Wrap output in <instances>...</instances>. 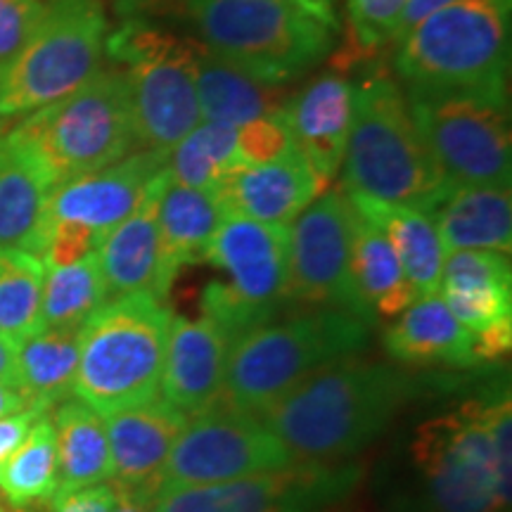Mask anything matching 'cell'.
I'll return each instance as SVG.
<instances>
[{
	"label": "cell",
	"instance_id": "cell-17",
	"mask_svg": "<svg viewBox=\"0 0 512 512\" xmlns=\"http://www.w3.org/2000/svg\"><path fill=\"white\" fill-rule=\"evenodd\" d=\"M226 214L290 228L323 190L297 150L264 164L235 162L211 190Z\"/></svg>",
	"mask_w": 512,
	"mask_h": 512
},
{
	"label": "cell",
	"instance_id": "cell-15",
	"mask_svg": "<svg viewBox=\"0 0 512 512\" xmlns=\"http://www.w3.org/2000/svg\"><path fill=\"white\" fill-rule=\"evenodd\" d=\"M351 207L344 190H325L290 226L287 302L347 311L373 325L351 278Z\"/></svg>",
	"mask_w": 512,
	"mask_h": 512
},
{
	"label": "cell",
	"instance_id": "cell-45",
	"mask_svg": "<svg viewBox=\"0 0 512 512\" xmlns=\"http://www.w3.org/2000/svg\"><path fill=\"white\" fill-rule=\"evenodd\" d=\"M117 508L114 512H152V498L150 496H138V494H124L117 491Z\"/></svg>",
	"mask_w": 512,
	"mask_h": 512
},
{
	"label": "cell",
	"instance_id": "cell-3",
	"mask_svg": "<svg viewBox=\"0 0 512 512\" xmlns=\"http://www.w3.org/2000/svg\"><path fill=\"white\" fill-rule=\"evenodd\" d=\"M342 190L432 211L451 183L415 126L411 100L394 76L375 72L354 86V114L342 162Z\"/></svg>",
	"mask_w": 512,
	"mask_h": 512
},
{
	"label": "cell",
	"instance_id": "cell-35",
	"mask_svg": "<svg viewBox=\"0 0 512 512\" xmlns=\"http://www.w3.org/2000/svg\"><path fill=\"white\" fill-rule=\"evenodd\" d=\"M238 159V128L219 121H200L169 152L166 169L174 181L211 192Z\"/></svg>",
	"mask_w": 512,
	"mask_h": 512
},
{
	"label": "cell",
	"instance_id": "cell-24",
	"mask_svg": "<svg viewBox=\"0 0 512 512\" xmlns=\"http://www.w3.org/2000/svg\"><path fill=\"white\" fill-rule=\"evenodd\" d=\"M446 252L482 249L510 254L512 192L510 185H460L432 211Z\"/></svg>",
	"mask_w": 512,
	"mask_h": 512
},
{
	"label": "cell",
	"instance_id": "cell-44",
	"mask_svg": "<svg viewBox=\"0 0 512 512\" xmlns=\"http://www.w3.org/2000/svg\"><path fill=\"white\" fill-rule=\"evenodd\" d=\"M0 382L17 384V342L0 335Z\"/></svg>",
	"mask_w": 512,
	"mask_h": 512
},
{
	"label": "cell",
	"instance_id": "cell-1",
	"mask_svg": "<svg viewBox=\"0 0 512 512\" xmlns=\"http://www.w3.org/2000/svg\"><path fill=\"white\" fill-rule=\"evenodd\" d=\"M413 394L408 373L349 356L306 377L261 420L294 465H325L380 437Z\"/></svg>",
	"mask_w": 512,
	"mask_h": 512
},
{
	"label": "cell",
	"instance_id": "cell-46",
	"mask_svg": "<svg viewBox=\"0 0 512 512\" xmlns=\"http://www.w3.org/2000/svg\"><path fill=\"white\" fill-rule=\"evenodd\" d=\"M0 512H5V510H3V508H0Z\"/></svg>",
	"mask_w": 512,
	"mask_h": 512
},
{
	"label": "cell",
	"instance_id": "cell-18",
	"mask_svg": "<svg viewBox=\"0 0 512 512\" xmlns=\"http://www.w3.org/2000/svg\"><path fill=\"white\" fill-rule=\"evenodd\" d=\"M185 420L188 418L164 399L105 415L114 489L124 494L155 496Z\"/></svg>",
	"mask_w": 512,
	"mask_h": 512
},
{
	"label": "cell",
	"instance_id": "cell-7",
	"mask_svg": "<svg viewBox=\"0 0 512 512\" xmlns=\"http://www.w3.org/2000/svg\"><path fill=\"white\" fill-rule=\"evenodd\" d=\"M171 316L152 292L102 304L79 330L76 399L102 418L159 399Z\"/></svg>",
	"mask_w": 512,
	"mask_h": 512
},
{
	"label": "cell",
	"instance_id": "cell-25",
	"mask_svg": "<svg viewBox=\"0 0 512 512\" xmlns=\"http://www.w3.org/2000/svg\"><path fill=\"white\" fill-rule=\"evenodd\" d=\"M299 482L290 467L230 482L166 484L152 496V512H287Z\"/></svg>",
	"mask_w": 512,
	"mask_h": 512
},
{
	"label": "cell",
	"instance_id": "cell-14",
	"mask_svg": "<svg viewBox=\"0 0 512 512\" xmlns=\"http://www.w3.org/2000/svg\"><path fill=\"white\" fill-rule=\"evenodd\" d=\"M290 467V453L264 420L219 401L185 420L162 470V486L230 482Z\"/></svg>",
	"mask_w": 512,
	"mask_h": 512
},
{
	"label": "cell",
	"instance_id": "cell-2",
	"mask_svg": "<svg viewBox=\"0 0 512 512\" xmlns=\"http://www.w3.org/2000/svg\"><path fill=\"white\" fill-rule=\"evenodd\" d=\"M512 0H456L396 41V81L408 98L470 95L508 102Z\"/></svg>",
	"mask_w": 512,
	"mask_h": 512
},
{
	"label": "cell",
	"instance_id": "cell-23",
	"mask_svg": "<svg viewBox=\"0 0 512 512\" xmlns=\"http://www.w3.org/2000/svg\"><path fill=\"white\" fill-rule=\"evenodd\" d=\"M384 351L406 366L465 368L475 361L472 335L439 292L420 294L384 332Z\"/></svg>",
	"mask_w": 512,
	"mask_h": 512
},
{
	"label": "cell",
	"instance_id": "cell-37",
	"mask_svg": "<svg viewBox=\"0 0 512 512\" xmlns=\"http://www.w3.org/2000/svg\"><path fill=\"white\" fill-rule=\"evenodd\" d=\"M287 107V105H285ZM294 152L287 112H273L238 128V157L245 164H264Z\"/></svg>",
	"mask_w": 512,
	"mask_h": 512
},
{
	"label": "cell",
	"instance_id": "cell-22",
	"mask_svg": "<svg viewBox=\"0 0 512 512\" xmlns=\"http://www.w3.org/2000/svg\"><path fill=\"white\" fill-rule=\"evenodd\" d=\"M169 171L155 176L140 207L102 238L95 249L107 297L117 299L136 292L157 294L159 280V223L157 204Z\"/></svg>",
	"mask_w": 512,
	"mask_h": 512
},
{
	"label": "cell",
	"instance_id": "cell-4",
	"mask_svg": "<svg viewBox=\"0 0 512 512\" xmlns=\"http://www.w3.org/2000/svg\"><path fill=\"white\" fill-rule=\"evenodd\" d=\"M512 403L472 399L420 427L411 446L430 512H503L510 505Z\"/></svg>",
	"mask_w": 512,
	"mask_h": 512
},
{
	"label": "cell",
	"instance_id": "cell-36",
	"mask_svg": "<svg viewBox=\"0 0 512 512\" xmlns=\"http://www.w3.org/2000/svg\"><path fill=\"white\" fill-rule=\"evenodd\" d=\"M408 0H347L351 43L356 53H373L394 41Z\"/></svg>",
	"mask_w": 512,
	"mask_h": 512
},
{
	"label": "cell",
	"instance_id": "cell-34",
	"mask_svg": "<svg viewBox=\"0 0 512 512\" xmlns=\"http://www.w3.org/2000/svg\"><path fill=\"white\" fill-rule=\"evenodd\" d=\"M0 491L15 508L46 503L57 491V448L55 427L41 415L22 446L0 470Z\"/></svg>",
	"mask_w": 512,
	"mask_h": 512
},
{
	"label": "cell",
	"instance_id": "cell-40",
	"mask_svg": "<svg viewBox=\"0 0 512 512\" xmlns=\"http://www.w3.org/2000/svg\"><path fill=\"white\" fill-rule=\"evenodd\" d=\"M41 415H48L46 408L31 406L19 413L0 418V470H3V465L12 458V453L22 446V441L27 439L29 430L34 427V422L41 418Z\"/></svg>",
	"mask_w": 512,
	"mask_h": 512
},
{
	"label": "cell",
	"instance_id": "cell-31",
	"mask_svg": "<svg viewBox=\"0 0 512 512\" xmlns=\"http://www.w3.org/2000/svg\"><path fill=\"white\" fill-rule=\"evenodd\" d=\"M76 366L79 330L41 328L17 342V387L46 411L74 392Z\"/></svg>",
	"mask_w": 512,
	"mask_h": 512
},
{
	"label": "cell",
	"instance_id": "cell-27",
	"mask_svg": "<svg viewBox=\"0 0 512 512\" xmlns=\"http://www.w3.org/2000/svg\"><path fill=\"white\" fill-rule=\"evenodd\" d=\"M347 197L356 211H361L382 230L418 297L439 292L446 249L430 211L370 200V197L349 195V192Z\"/></svg>",
	"mask_w": 512,
	"mask_h": 512
},
{
	"label": "cell",
	"instance_id": "cell-26",
	"mask_svg": "<svg viewBox=\"0 0 512 512\" xmlns=\"http://www.w3.org/2000/svg\"><path fill=\"white\" fill-rule=\"evenodd\" d=\"M50 190L0 124V247L43 256Z\"/></svg>",
	"mask_w": 512,
	"mask_h": 512
},
{
	"label": "cell",
	"instance_id": "cell-6",
	"mask_svg": "<svg viewBox=\"0 0 512 512\" xmlns=\"http://www.w3.org/2000/svg\"><path fill=\"white\" fill-rule=\"evenodd\" d=\"M8 138L50 188L117 164L140 150L124 72L100 69L67 98L19 119Z\"/></svg>",
	"mask_w": 512,
	"mask_h": 512
},
{
	"label": "cell",
	"instance_id": "cell-9",
	"mask_svg": "<svg viewBox=\"0 0 512 512\" xmlns=\"http://www.w3.org/2000/svg\"><path fill=\"white\" fill-rule=\"evenodd\" d=\"M105 53L126 76L140 150L169 155L202 121L197 98L200 43L143 19H128L107 36Z\"/></svg>",
	"mask_w": 512,
	"mask_h": 512
},
{
	"label": "cell",
	"instance_id": "cell-29",
	"mask_svg": "<svg viewBox=\"0 0 512 512\" xmlns=\"http://www.w3.org/2000/svg\"><path fill=\"white\" fill-rule=\"evenodd\" d=\"M351 278L363 309L373 320L399 316L418 297L411 280L403 273L394 247L382 230L356 207L351 219Z\"/></svg>",
	"mask_w": 512,
	"mask_h": 512
},
{
	"label": "cell",
	"instance_id": "cell-43",
	"mask_svg": "<svg viewBox=\"0 0 512 512\" xmlns=\"http://www.w3.org/2000/svg\"><path fill=\"white\" fill-rule=\"evenodd\" d=\"M292 3H297L299 8L309 12L311 17H316L318 22H323L325 27L337 31L339 22H337V12H335V0H292Z\"/></svg>",
	"mask_w": 512,
	"mask_h": 512
},
{
	"label": "cell",
	"instance_id": "cell-21",
	"mask_svg": "<svg viewBox=\"0 0 512 512\" xmlns=\"http://www.w3.org/2000/svg\"><path fill=\"white\" fill-rule=\"evenodd\" d=\"M169 171V169H166ZM226 211L214 192L197 190L166 176L159 195V280L157 297L166 299L185 266L207 261V252Z\"/></svg>",
	"mask_w": 512,
	"mask_h": 512
},
{
	"label": "cell",
	"instance_id": "cell-42",
	"mask_svg": "<svg viewBox=\"0 0 512 512\" xmlns=\"http://www.w3.org/2000/svg\"><path fill=\"white\" fill-rule=\"evenodd\" d=\"M31 406H34V403H31L29 396L24 394L17 384L0 382V418H5V415H12V413H19V411H24V408H31Z\"/></svg>",
	"mask_w": 512,
	"mask_h": 512
},
{
	"label": "cell",
	"instance_id": "cell-38",
	"mask_svg": "<svg viewBox=\"0 0 512 512\" xmlns=\"http://www.w3.org/2000/svg\"><path fill=\"white\" fill-rule=\"evenodd\" d=\"M46 3L48 0H0V72L34 34Z\"/></svg>",
	"mask_w": 512,
	"mask_h": 512
},
{
	"label": "cell",
	"instance_id": "cell-12",
	"mask_svg": "<svg viewBox=\"0 0 512 512\" xmlns=\"http://www.w3.org/2000/svg\"><path fill=\"white\" fill-rule=\"evenodd\" d=\"M166 162V152L138 150L117 164L55 185L48 197L43 264L64 266L95 252L102 238L140 207Z\"/></svg>",
	"mask_w": 512,
	"mask_h": 512
},
{
	"label": "cell",
	"instance_id": "cell-28",
	"mask_svg": "<svg viewBox=\"0 0 512 512\" xmlns=\"http://www.w3.org/2000/svg\"><path fill=\"white\" fill-rule=\"evenodd\" d=\"M57 448V491L67 496L112 479V453L105 418L91 406L64 399L53 415ZM53 496V498H55Z\"/></svg>",
	"mask_w": 512,
	"mask_h": 512
},
{
	"label": "cell",
	"instance_id": "cell-10",
	"mask_svg": "<svg viewBox=\"0 0 512 512\" xmlns=\"http://www.w3.org/2000/svg\"><path fill=\"white\" fill-rule=\"evenodd\" d=\"M105 43L100 0H48L34 34L0 72V119L27 117L91 81Z\"/></svg>",
	"mask_w": 512,
	"mask_h": 512
},
{
	"label": "cell",
	"instance_id": "cell-8",
	"mask_svg": "<svg viewBox=\"0 0 512 512\" xmlns=\"http://www.w3.org/2000/svg\"><path fill=\"white\" fill-rule=\"evenodd\" d=\"M202 46L256 81L285 86L325 60L335 34L292 0H185Z\"/></svg>",
	"mask_w": 512,
	"mask_h": 512
},
{
	"label": "cell",
	"instance_id": "cell-11",
	"mask_svg": "<svg viewBox=\"0 0 512 512\" xmlns=\"http://www.w3.org/2000/svg\"><path fill=\"white\" fill-rule=\"evenodd\" d=\"M207 261L223 278L202 292V316L233 337L275 318L287 302L290 228L268 226L242 216H223Z\"/></svg>",
	"mask_w": 512,
	"mask_h": 512
},
{
	"label": "cell",
	"instance_id": "cell-33",
	"mask_svg": "<svg viewBox=\"0 0 512 512\" xmlns=\"http://www.w3.org/2000/svg\"><path fill=\"white\" fill-rule=\"evenodd\" d=\"M46 264L24 249L0 247V335L22 342L41 325Z\"/></svg>",
	"mask_w": 512,
	"mask_h": 512
},
{
	"label": "cell",
	"instance_id": "cell-39",
	"mask_svg": "<svg viewBox=\"0 0 512 512\" xmlns=\"http://www.w3.org/2000/svg\"><path fill=\"white\" fill-rule=\"evenodd\" d=\"M117 489L114 486H91L67 496H55L43 503V512H114L117 508Z\"/></svg>",
	"mask_w": 512,
	"mask_h": 512
},
{
	"label": "cell",
	"instance_id": "cell-13",
	"mask_svg": "<svg viewBox=\"0 0 512 512\" xmlns=\"http://www.w3.org/2000/svg\"><path fill=\"white\" fill-rule=\"evenodd\" d=\"M415 126L451 188L510 185L512 133L508 102L470 95L408 98Z\"/></svg>",
	"mask_w": 512,
	"mask_h": 512
},
{
	"label": "cell",
	"instance_id": "cell-5",
	"mask_svg": "<svg viewBox=\"0 0 512 512\" xmlns=\"http://www.w3.org/2000/svg\"><path fill=\"white\" fill-rule=\"evenodd\" d=\"M368 337L370 323L335 309L256 325L230 347L221 401L261 418L306 377L366 349Z\"/></svg>",
	"mask_w": 512,
	"mask_h": 512
},
{
	"label": "cell",
	"instance_id": "cell-20",
	"mask_svg": "<svg viewBox=\"0 0 512 512\" xmlns=\"http://www.w3.org/2000/svg\"><path fill=\"white\" fill-rule=\"evenodd\" d=\"M439 294L472 337L512 323V268L508 254L482 249L446 252Z\"/></svg>",
	"mask_w": 512,
	"mask_h": 512
},
{
	"label": "cell",
	"instance_id": "cell-41",
	"mask_svg": "<svg viewBox=\"0 0 512 512\" xmlns=\"http://www.w3.org/2000/svg\"><path fill=\"white\" fill-rule=\"evenodd\" d=\"M451 3H456V0H408L406 8H403V12H401L399 27H396L392 43H396L399 38L406 36L408 31L415 27V24H420L422 19L430 17L432 12L446 8V5H451Z\"/></svg>",
	"mask_w": 512,
	"mask_h": 512
},
{
	"label": "cell",
	"instance_id": "cell-30",
	"mask_svg": "<svg viewBox=\"0 0 512 512\" xmlns=\"http://www.w3.org/2000/svg\"><path fill=\"white\" fill-rule=\"evenodd\" d=\"M197 98L202 121H219L235 128L285 110L290 100L285 86L256 81L254 76L209 53L202 43L197 53Z\"/></svg>",
	"mask_w": 512,
	"mask_h": 512
},
{
	"label": "cell",
	"instance_id": "cell-19",
	"mask_svg": "<svg viewBox=\"0 0 512 512\" xmlns=\"http://www.w3.org/2000/svg\"><path fill=\"white\" fill-rule=\"evenodd\" d=\"M285 112L294 150L311 166L323 190H328L342 169L347 150L354 83L337 72L318 76L302 93L287 100Z\"/></svg>",
	"mask_w": 512,
	"mask_h": 512
},
{
	"label": "cell",
	"instance_id": "cell-16",
	"mask_svg": "<svg viewBox=\"0 0 512 512\" xmlns=\"http://www.w3.org/2000/svg\"><path fill=\"white\" fill-rule=\"evenodd\" d=\"M233 337L207 316H171L162 370V399L185 418L221 401Z\"/></svg>",
	"mask_w": 512,
	"mask_h": 512
},
{
	"label": "cell",
	"instance_id": "cell-32",
	"mask_svg": "<svg viewBox=\"0 0 512 512\" xmlns=\"http://www.w3.org/2000/svg\"><path fill=\"white\" fill-rule=\"evenodd\" d=\"M110 302L98 254L91 252L64 266H46L41 325L55 330H81V325Z\"/></svg>",
	"mask_w": 512,
	"mask_h": 512
}]
</instances>
